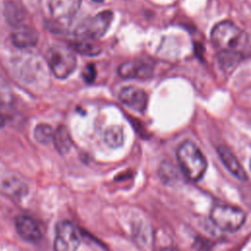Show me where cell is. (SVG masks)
Masks as SVG:
<instances>
[{
  "label": "cell",
  "mask_w": 251,
  "mask_h": 251,
  "mask_svg": "<svg viewBox=\"0 0 251 251\" xmlns=\"http://www.w3.org/2000/svg\"><path fill=\"white\" fill-rule=\"evenodd\" d=\"M160 251H179L178 249L172 247V246H167V247H163L160 249Z\"/></svg>",
  "instance_id": "cell-20"
},
{
  "label": "cell",
  "mask_w": 251,
  "mask_h": 251,
  "mask_svg": "<svg viewBox=\"0 0 251 251\" xmlns=\"http://www.w3.org/2000/svg\"><path fill=\"white\" fill-rule=\"evenodd\" d=\"M53 143L56 150L62 155L67 154L70 151L73 145V141L70 131L65 126H59L54 131Z\"/></svg>",
  "instance_id": "cell-13"
},
{
  "label": "cell",
  "mask_w": 251,
  "mask_h": 251,
  "mask_svg": "<svg viewBox=\"0 0 251 251\" xmlns=\"http://www.w3.org/2000/svg\"><path fill=\"white\" fill-rule=\"evenodd\" d=\"M176 159L186 178L198 181L203 177L207 170V161L201 150L192 141L185 140L178 146Z\"/></svg>",
  "instance_id": "cell-1"
},
{
  "label": "cell",
  "mask_w": 251,
  "mask_h": 251,
  "mask_svg": "<svg viewBox=\"0 0 251 251\" xmlns=\"http://www.w3.org/2000/svg\"><path fill=\"white\" fill-rule=\"evenodd\" d=\"M210 218L213 224L221 230L234 232L242 226L246 215L243 210L235 206L215 205L211 209Z\"/></svg>",
  "instance_id": "cell-3"
},
{
  "label": "cell",
  "mask_w": 251,
  "mask_h": 251,
  "mask_svg": "<svg viewBox=\"0 0 251 251\" xmlns=\"http://www.w3.org/2000/svg\"><path fill=\"white\" fill-rule=\"evenodd\" d=\"M81 0H51L50 13L53 20L65 24L70 22L79 9Z\"/></svg>",
  "instance_id": "cell-7"
},
{
  "label": "cell",
  "mask_w": 251,
  "mask_h": 251,
  "mask_svg": "<svg viewBox=\"0 0 251 251\" xmlns=\"http://www.w3.org/2000/svg\"><path fill=\"white\" fill-rule=\"evenodd\" d=\"M11 40L18 48H29L36 45L38 33L32 27L20 26L11 34Z\"/></svg>",
  "instance_id": "cell-12"
},
{
  "label": "cell",
  "mask_w": 251,
  "mask_h": 251,
  "mask_svg": "<svg viewBox=\"0 0 251 251\" xmlns=\"http://www.w3.org/2000/svg\"><path fill=\"white\" fill-rule=\"evenodd\" d=\"M81 76L86 83H92L96 77V69L94 64H87L81 73Z\"/></svg>",
  "instance_id": "cell-18"
},
{
  "label": "cell",
  "mask_w": 251,
  "mask_h": 251,
  "mask_svg": "<svg viewBox=\"0 0 251 251\" xmlns=\"http://www.w3.org/2000/svg\"><path fill=\"white\" fill-rule=\"evenodd\" d=\"M54 130L47 124H39L34 128V138L40 144H49L53 142Z\"/></svg>",
  "instance_id": "cell-17"
},
{
  "label": "cell",
  "mask_w": 251,
  "mask_h": 251,
  "mask_svg": "<svg viewBox=\"0 0 251 251\" xmlns=\"http://www.w3.org/2000/svg\"><path fill=\"white\" fill-rule=\"evenodd\" d=\"M70 47L74 51L85 56H97L102 51L101 46L90 39H80L71 42Z\"/></svg>",
  "instance_id": "cell-15"
},
{
  "label": "cell",
  "mask_w": 251,
  "mask_h": 251,
  "mask_svg": "<svg viewBox=\"0 0 251 251\" xmlns=\"http://www.w3.org/2000/svg\"><path fill=\"white\" fill-rule=\"evenodd\" d=\"M118 73L124 78H144L150 75L151 67L142 61H126L119 67Z\"/></svg>",
  "instance_id": "cell-11"
},
{
  "label": "cell",
  "mask_w": 251,
  "mask_h": 251,
  "mask_svg": "<svg viewBox=\"0 0 251 251\" xmlns=\"http://www.w3.org/2000/svg\"><path fill=\"white\" fill-rule=\"evenodd\" d=\"M4 125H5V120H4L3 115H2V114H1V112H0V128H1V127H3V126H4Z\"/></svg>",
  "instance_id": "cell-21"
},
{
  "label": "cell",
  "mask_w": 251,
  "mask_h": 251,
  "mask_svg": "<svg viewBox=\"0 0 251 251\" xmlns=\"http://www.w3.org/2000/svg\"><path fill=\"white\" fill-rule=\"evenodd\" d=\"M112 20L113 13L111 11H102L80 23L75 29V34L80 39H97L105 34L112 23Z\"/></svg>",
  "instance_id": "cell-5"
},
{
  "label": "cell",
  "mask_w": 251,
  "mask_h": 251,
  "mask_svg": "<svg viewBox=\"0 0 251 251\" xmlns=\"http://www.w3.org/2000/svg\"><path fill=\"white\" fill-rule=\"evenodd\" d=\"M16 229L24 240L30 243H37L42 238V234L37 224L31 218L25 215L17 217Z\"/></svg>",
  "instance_id": "cell-9"
},
{
  "label": "cell",
  "mask_w": 251,
  "mask_h": 251,
  "mask_svg": "<svg viewBox=\"0 0 251 251\" xmlns=\"http://www.w3.org/2000/svg\"><path fill=\"white\" fill-rule=\"evenodd\" d=\"M104 142L111 148L121 147L124 143V130L119 126H109L103 135Z\"/></svg>",
  "instance_id": "cell-16"
},
{
  "label": "cell",
  "mask_w": 251,
  "mask_h": 251,
  "mask_svg": "<svg viewBox=\"0 0 251 251\" xmlns=\"http://www.w3.org/2000/svg\"><path fill=\"white\" fill-rule=\"evenodd\" d=\"M4 16L9 25L15 27H20L25 19V11L20 4L9 1L5 4Z\"/></svg>",
  "instance_id": "cell-14"
},
{
  "label": "cell",
  "mask_w": 251,
  "mask_h": 251,
  "mask_svg": "<svg viewBox=\"0 0 251 251\" xmlns=\"http://www.w3.org/2000/svg\"><path fill=\"white\" fill-rule=\"evenodd\" d=\"M211 40L215 47L221 51L232 52L243 47L247 41V36L232 22L224 21L213 27Z\"/></svg>",
  "instance_id": "cell-2"
},
{
  "label": "cell",
  "mask_w": 251,
  "mask_h": 251,
  "mask_svg": "<svg viewBox=\"0 0 251 251\" xmlns=\"http://www.w3.org/2000/svg\"><path fill=\"white\" fill-rule=\"evenodd\" d=\"M250 170H251V161H250Z\"/></svg>",
  "instance_id": "cell-23"
},
{
  "label": "cell",
  "mask_w": 251,
  "mask_h": 251,
  "mask_svg": "<svg viewBox=\"0 0 251 251\" xmlns=\"http://www.w3.org/2000/svg\"><path fill=\"white\" fill-rule=\"evenodd\" d=\"M217 152L219 154V157L222 161V163L225 165V167L228 170V172L234 176L236 178H238L241 181H246L248 176L245 173L244 169L242 168L241 164L237 160V158L233 155V153L226 146H219L217 148Z\"/></svg>",
  "instance_id": "cell-10"
},
{
  "label": "cell",
  "mask_w": 251,
  "mask_h": 251,
  "mask_svg": "<svg viewBox=\"0 0 251 251\" xmlns=\"http://www.w3.org/2000/svg\"><path fill=\"white\" fill-rule=\"evenodd\" d=\"M79 244L78 232L71 222L64 221L57 225L54 251H76Z\"/></svg>",
  "instance_id": "cell-6"
},
{
  "label": "cell",
  "mask_w": 251,
  "mask_h": 251,
  "mask_svg": "<svg viewBox=\"0 0 251 251\" xmlns=\"http://www.w3.org/2000/svg\"><path fill=\"white\" fill-rule=\"evenodd\" d=\"M120 100L127 107L140 113L145 111L148 103L145 91L135 86L124 87L120 92Z\"/></svg>",
  "instance_id": "cell-8"
},
{
  "label": "cell",
  "mask_w": 251,
  "mask_h": 251,
  "mask_svg": "<svg viewBox=\"0 0 251 251\" xmlns=\"http://www.w3.org/2000/svg\"><path fill=\"white\" fill-rule=\"evenodd\" d=\"M175 176H176L175 169L174 167H172L171 164H168V163L162 164L160 168V177L163 179V181L172 180Z\"/></svg>",
  "instance_id": "cell-19"
},
{
  "label": "cell",
  "mask_w": 251,
  "mask_h": 251,
  "mask_svg": "<svg viewBox=\"0 0 251 251\" xmlns=\"http://www.w3.org/2000/svg\"><path fill=\"white\" fill-rule=\"evenodd\" d=\"M94 2H97V3H101V2H103L104 0H93Z\"/></svg>",
  "instance_id": "cell-22"
},
{
  "label": "cell",
  "mask_w": 251,
  "mask_h": 251,
  "mask_svg": "<svg viewBox=\"0 0 251 251\" xmlns=\"http://www.w3.org/2000/svg\"><path fill=\"white\" fill-rule=\"evenodd\" d=\"M46 61L53 75L62 79L68 77L76 66V59L73 51L63 46L49 48L46 53Z\"/></svg>",
  "instance_id": "cell-4"
}]
</instances>
